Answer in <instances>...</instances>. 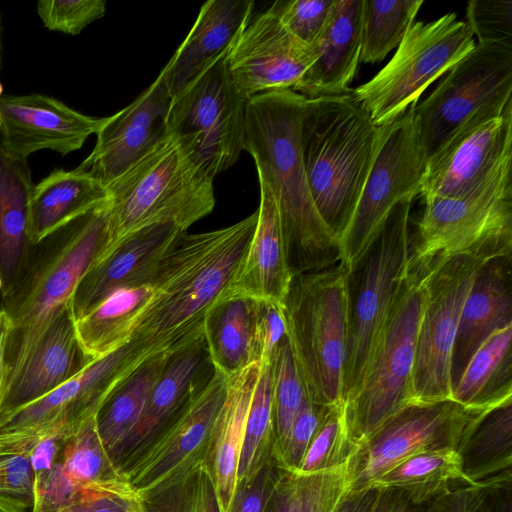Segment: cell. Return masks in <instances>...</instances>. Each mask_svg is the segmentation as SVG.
Listing matches in <instances>:
<instances>
[{
	"label": "cell",
	"mask_w": 512,
	"mask_h": 512,
	"mask_svg": "<svg viewBox=\"0 0 512 512\" xmlns=\"http://www.w3.org/2000/svg\"><path fill=\"white\" fill-rule=\"evenodd\" d=\"M306 100L287 89L255 95L246 104L245 151L275 198L292 277L342 260L340 242L319 216L306 180L301 146Z\"/></svg>",
	"instance_id": "obj_1"
},
{
	"label": "cell",
	"mask_w": 512,
	"mask_h": 512,
	"mask_svg": "<svg viewBox=\"0 0 512 512\" xmlns=\"http://www.w3.org/2000/svg\"><path fill=\"white\" fill-rule=\"evenodd\" d=\"M257 218L256 210L225 228L183 234L161 260L151 300L130 339L154 355L201 336L206 314L229 291L241 266Z\"/></svg>",
	"instance_id": "obj_2"
},
{
	"label": "cell",
	"mask_w": 512,
	"mask_h": 512,
	"mask_svg": "<svg viewBox=\"0 0 512 512\" xmlns=\"http://www.w3.org/2000/svg\"><path fill=\"white\" fill-rule=\"evenodd\" d=\"M381 135L352 92L306 100L301 146L314 206L340 239L356 209Z\"/></svg>",
	"instance_id": "obj_3"
},
{
	"label": "cell",
	"mask_w": 512,
	"mask_h": 512,
	"mask_svg": "<svg viewBox=\"0 0 512 512\" xmlns=\"http://www.w3.org/2000/svg\"><path fill=\"white\" fill-rule=\"evenodd\" d=\"M108 200L48 235L29 254L0 307L12 323L7 378L29 356L55 315L68 303L109 240Z\"/></svg>",
	"instance_id": "obj_4"
},
{
	"label": "cell",
	"mask_w": 512,
	"mask_h": 512,
	"mask_svg": "<svg viewBox=\"0 0 512 512\" xmlns=\"http://www.w3.org/2000/svg\"><path fill=\"white\" fill-rule=\"evenodd\" d=\"M349 266L343 260L292 277L282 305L287 336L307 397L322 406L344 403L349 339Z\"/></svg>",
	"instance_id": "obj_5"
},
{
	"label": "cell",
	"mask_w": 512,
	"mask_h": 512,
	"mask_svg": "<svg viewBox=\"0 0 512 512\" xmlns=\"http://www.w3.org/2000/svg\"><path fill=\"white\" fill-rule=\"evenodd\" d=\"M107 190L109 240L102 255L151 224L173 222L187 231L215 206L213 178L169 133Z\"/></svg>",
	"instance_id": "obj_6"
},
{
	"label": "cell",
	"mask_w": 512,
	"mask_h": 512,
	"mask_svg": "<svg viewBox=\"0 0 512 512\" xmlns=\"http://www.w3.org/2000/svg\"><path fill=\"white\" fill-rule=\"evenodd\" d=\"M427 266L410 267L360 385L344 403L348 431L358 445L413 402L412 378L421 316L427 300Z\"/></svg>",
	"instance_id": "obj_7"
},
{
	"label": "cell",
	"mask_w": 512,
	"mask_h": 512,
	"mask_svg": "<svg viewBox=\"0 0 512 512\" xmlns=\"http://www.w3.org/2000/svg\"><path fill=\"white\" fill-rule=\"evenodd\" d=\"M413 198L398 202L362 255L349 266V339L344 403L357 391L408 270Z\"/></svg>",
	"instance_id": "obj_8"
},
{
	"label": "cell",
	"mask_w": 512,
	"mask_h": 512,
	"mask_svg": "<svg viewBox=\"0 0 512 512\" xmlns=\"http://www.w3.org/2000/svg\"><path fill=\"white\" fill-rule=\"evenodd\" d=\"M475 45L469 26L455 12L426 23L414 22L391 60L351 92L372 122L383 126L416 104L426 88Z\"/></svg>",
	"instance_id": "obj_9"
},
{
	"label": "cell",
	"mask_w": 512,
	"mask_h": 512,
	"mask_svg": "<svg viewBox=\"0 0 512 512\" xmlns=\"http://www.w3.org/2000/svg\"><path fill=\"white\" fill-rule=\"evenodd\" d=\"M512 96L485 104L428 159L421 198H463L512 186Z\"/></svg>",
	"instance_id": "obj_10"
},
{
	"label": "cell",
	"mask_w": 512,
	"mask_h": 512,
	"mask_svg": "<svg viewBox=\"0 0 512 512\" xmlns=\"http://www.w3.org/2000/svg\"><path fill=\"white\" fill-rule=\"evenodd\" d=\"M228 51L172 97L167 118L168 133L213 179L233 166L245 150L248 99L230 77Z\"/></svg>",
	"instance_id": "obj_11"
},
{
	"label": "cell",
	"mask_w": 512,
	"mask_h": 512,
	"mask_svg": "<svg viewBox=\"0 0 512 512\" xmlns=\"http://www.w3.org/2000/svg\"><path fill=\"white\" fill-rule=\"evenodd\" d=\"M512 250L487 249L427 265V300L418 329L413 402L452 399L451 356L461 312L480 267Z\"/></svg>",
	"instance_id": "obj_12"
},
{
	"label": "cell",
	"mask_w": 512,
	"mask_h": 512,
	"mask_svg": "<svg viewBox=\"0 0 512 512\" xmlns=\"http://www.w3.org/2000/svg\"><path fill=\"white\" fill-rule=\"evenodd\" d=\"M409 266L487 249L512 250V186L463 198H422Z\"/></svg>",
	"instance_id": "obj_13"
},
{
	"label": "cell",
	"mask_w": 512,
	"mask_h": 512,
	"mask_svg": "<svg viewBox=\"0 0 512 512\" xmlns=\"http://www.w3.org/2000/svg\"><path fill=\"white\" fill-rule=\"evenodd\" d=\"M416 104L381 126L372 167L340 239L342 260L348 266L362 255L391 209L402 199L419 195L428 159L414 124Z\"/></svg>",
	"instance_id": "obj_14"
},
{
	"label": "cell",
	"mask_w": 512,
	"mask_h": 512,
	"mask_svg": "<svg viewBox=\"0 0 512 512\" xmlns=\"http://www.w3.org/2000/svg\"><path fill=\"white\" fill-rule=\"evenodd\" d=\"M482 412L469 410L452 399L406 405L357 445L349 461L348 490L369 488L386 471L414 454L457 451L469 426Z\"/></svg>",
	"instance_id": "obj_15"
},
{
	"label": "cell",
	"mask_w": 512,
	"mask_h": 512,
	"mask_svg": "<svg viewBox=\"0 0 512 512\" xmlns=\"http://www.w3.org/2000/svg\"><path fill=\"white\" fill-rule=\"evenodd\" d=\"M511 96L512 48L478 43L414 108L415 128L427 159L482 106Z\"/></svg>",
	"instance_id": "obj_16"
},
{
	"label": "cell",
	"mask_w": 512,
	"mask_h": 512,
	"mask_svg": "<svg viewBox=\"0 0 512 512\" xmlns=\"http://www.w3.org/2000/svg\"><path fill=\"white\" fill-rule=\"evenodd\" d=\"M228 378L215 370L123 473L146 498L204 461L210 434L226 397Z\"/></svg>",
	"instance_id": "obj_17"
},
{
	"label": "cell",
	"mask_w": 512,
	"mask_h": 512,
	"mask_svg": "<svg viewBox=\"0 0 512 512\" xmlns=\"http://www.w3.org/2000/svg\"><path fill=\"white\" fill-rule=\"evenodd\" d=\"M148 358L144 348L130 340L118 350L91 361L70 380L12 414L0 424V433L76 428L96 414L116 386Z\"/></svg>",
	"instance_id": "obj_18"
},
{
	"label": "cell",
	"mask_w": 512,
	"mask_h": 512,
	"mask_svg": "<svg viewBox=\"0 0 512 512\" xmlns=\"http://www.w3.org/2000/svg\"><path fill=\"white\" fill-rule=\"evenodd\" d=\"M318 55L268 10L251 20L231 45L226 62L237 90L255 95L293 90Z\"/></svg>",
	"instance_id": "obj_19"
},
{
	"label": "cell",
	"mask_w": 512,
	"mask_h": 512,
	"mask_svg": "<svg viewBox=\"0 0 512 512\" xmlns=\"http://www.w3.org/2000/svg\"><path fill=\"white\" fill-rule=\"evenodd\" d=\"M171 101L162 69L132 103L106 117L93 150L76 169L108 187L168 135Z\"/></svg>",
	"instance_id": "obj_20"
},
{
	"label": "cell",
	"mask_w": 512,
	"mask_h": 512,
	"mask_svg": "<svg viewBox=\"0 0 512 512\" xmlns=\"http://www.w3.org/2000/svg\"><path fill=\"white\" fill-rule=\"evenodd\" d=\"M42 94L0 96V145L25 160L40 150L66 156L79 150L105 123Z\"/></svg>",
	"instance_id": "obj_21"
},
{
	"label": "cell",
	"mask_w": 512,
	"mask_h": 512,
	"mask_svg": "<svg viewBox=\"0 0 512 512\" xmlns=\"http://www.w3.org/2000/svg\"><path fill=\"white\" fill-rule=\"evenodd\" d=\"M185 233L173 222H161L124 237L80 280L70 300L74 320L118 289L150 285L161 260Z\"/></svg>",
	"instance_id": "obj_22"
},
{
	"label": "cell",
	"mask_w": 512,
	"mask_h": 512,
	"mask_svg": "<svg viewBox=\"0 0 512 512\" xmlns=\"http://www.w3.org/2000/svg\"><path fill=\"white\" fill-rule=\"evenodd\" d=\"M91 361L76 336L68 303L51 320L29 356L8 376L0 406V424L70 380Z\"/></svg>",
	"instance_id": "obj_23"
},
{
	"label": "cell",
	"mask_w": 512,
	"mask_h": 512,
	"mask_svg": "<svg viewBox=\"0 0 512 512\" xmlns=\"http://www.w3.org/2000/svg\"><path fill=\"white\" fill-rule=\"evenodd\" d=\"M214 372L203 334L170 353L137 425L115 458L122 472Z\"/></svg>",
	"instance_id": "obj_24"
},
{
	"label": "cell",
	"mask_w": 512,
	"mask_h": 512,
	"mask_svg": "<svg viewBox=\"0 0 512 512\" xmlns=\"http://www.w3.org/2000/svg\"><path fill=\"white\" fill-rule=\"evenodd\" d=\"M512 323V254L490 258L478 270L465 300L451 356V392L478 347Z\"/></svg>",
	"instance_id": "obj_25"
},
{
	"label": "cell",
	"mask_w": 512,
	"mask_h": 512,
	"mask_svg": "<svg viewBox=\"0 0 512 512\" xmlns=\"http://www.w3.org/2000/svg\"><path fill=\"white\" fill-rule=\"evenodd\" d=\"M254 1L205 2L184 41L163 68L173 96L229 50L251 21Z\"/></svg>",
	"instance_id": "obj_26"
},
{
	"label": "cell",
	"mask_w": 512,
	"mask_h": 512,
	"mask_svg": "<svg viewBox=\"0 0 512 512\" xmlns=\"http://www.w3.org/2000/svg\"><path fill=\"white\" fill-rule=\"evenodd\" d=\"M363 0H335L314 42L318 55L293 91L308 99L350 92L360 62Z\"/></svg>",
	"instance_id": "obj_27"
},
{
	"label": "cell",
	"mask_w": 512,
	"mask_h": 512,
	"mask_svg": "<svg viewBox=\"0 0 512 512\" xmlns=\"http://www.w3.org/2000/svg\"><path fill=\"white\" fill-rule=\"evenodd\" d=\"M257 224L230 293L282 303L292 280L275 198L259 178Z\"/></svg>",
	"instance_id": "obj_28"
},
{
	"label": "cell",
	"mask_w": 512,
	"mask_h": 512,
	"mask_svg": "<svg viewBox=\"0 0 512 512\" xmlns=\"http://www.w3.org/2000/svg\"><path fill=\"white\" fill-rule=\"evenodd\" d=\"M261 364L228 378L226 397L213 425L204 458L221 512H228L236 485L246 418Z\"/></svg>",
	"instance_id": "obj_29"
},
{
	"label": "cell",
	"mask_w": 512,
	"mask_h": 512,
	"mask_svg": "<svg viewBox=\"0 0 512 512\" xmlns=\"http://www.w3.org/2000/svg\"><path fill=\"white\" fill-rule=\"evenodd\" d=\"M109 198L107 187L77 170L55 169L33 185L29 201L31 244L93 210Z\"/></svg>",
	"instance_id": "obj_30"
},
{
	"label": "cell",
	"mask_w": 512,
	"mask_h": 512,
	"mask_svg": "<svg viewBox=\"0 0 512 512\" xmlns=\"http://www.w3.org/2000/svg\"><path fill=\"white\" fill-rule=\"evenodd\" d=\"M33 188L27 161L0 145V272L7 291L18 280L33 245L29 239V201Z\"/></svg>",
	"instance_id": "obj_31"
},
{
	"label": "cell",
	"mask_w": 512,
	"mask_h": 512,
	"mask_svg": "<svg viewBox=\"0 0 512 512\" xmlns=\"http://www.w3.org/2000/svg\"><path fill=\"white\" fill-rule=\"evenodd\" d=\"M512 323L490 334L478 347L452 389V400L474 411L512 398Z\"/></svg>",
	"instance_id": "obj_32"
},
{
	"label": "cell",
	"mask_w": 512,
	"mask_h": 512,
	"mask_svg": "<svg viewBox=\"0 0 512 512\" xmlns=\"http://www.w3.org/2000/svg\"><path fill=\"white\" fill-rule=\"evenodd\" d=\"M152 294L150 285L121 288L75 319L76 336L86 355L95 360L127 344Z\"/></svg>",
	"instance_id": "obj_33"
},
{
	"label": "cell",
	"mask_w": 512,
	"mask_h": 512,
	"mask_svg": "<svg viewBox=\"0 0 512 512\" xmlns=\"http://www.w3.org/2000/svg\"><path fill=\"white\" fill-rule=\"evenodd\" d=\"M256 299L227 292L208 311L203 324L209 357L227 378L252 364Z\"/></svg>",
	"instance_id": "obj_34"
},
{
	"label": "cell",
	"mask_w": 512,
	"mask_h": 512,
	"mask_svg": "<svg viewBox=\"0 0 512 512\" xmlns=\"http://www.w3.org/2000/svg\"><path fill=\"white\" fill-rule=\"evenodd\" d=\"M170 353L154 354L142 362L116 386L97 411V430L113 462L137 425Z\"/></svg>",
	"instance_id": "obj_35"
},
{
	"label": "cell",
	"mask_w": 512,
	"mask_h": 512,
	"mask_svg": "<svg viewBox=\"0 0 512 512\" xmlns=\"http://www.w3.org/2000/svg\"><path fill=\"white\" fill-rule=\"evenodd\" d=\"M457 452L462 472L472 484L511 469L512 398L480 413Z\"/></svg>",
	"instance_id": "obj_36"
},
{
	"label": "cell",
	"mask_w": 512,
	"mask_h": 512,
	"mask_svg": "<svg viewBox=\"0 0 512 512\" xmlns=\"http://www.w3.org/2000/svg\"><path fill=\"white\" fill-rule=\"evenodd\" d=\"M475 485L463 474L454 449L423 451L401 461L370 487L405 490L417 501L437 499L455 488Z\"/></svg>",
	"instance_id": "obj_37"
},
{
	"label": "cell",
	"mask_w": 512,
	"mask_h": 512,
	"mask_svg": "<svg viewBox=\"0 0 512 512\" xmlns=\"http://www.w3.org/2000/svg\"><path fill=\"white\" fill-rule=\"evenodd\" d=\"M348 489L349 462L316 473L279 467L265 512H333Z\"/></svg>",
	"instance_id": "obj_38"
},
{
	"label": "cell",
	"mask_w": 512,
	"mask_h": 512,
	"mask_svg": "<svg viewBox=\"0 0 512 512\" xmlns=\"http://www.w3.org/2000/svg\"><path fill=\"white\" fill-rule=\"evenodd\" d=\"M275 417L271 362L262 363L246 418L237 483L249 479L273 460Z\"/></svg>",
	"instance_id": "obj_39"
},
{
	"label": "cell",
	"mask_w": 512,
	"mask_h": 512,
	"mask_svg": "<svg viewBox=\"0 0 512 512\" xmlns=\"http://www.w3.org/2000/svg\"><path fill=\"white\" fill-rule=\"evenodd\" d=\"M423 0H363L360 61L377 63L397 48Z\"/></svg>",
	"instance_id": "obj_40"
},
{
	"label": "cell",
	"mask_w": 512,
	"mask_h": 512,
	"mask_svg": "<svg viewBox=\"0 0 512 512\" xmlns=\"http://www.w3.org/2000/svg\"><path fill=\"white\" fill-rule=\"evenodd\" d=\"M60 465L64 474L79 489L125 477L102 443L96 414L86 418L75 429Z\"/></svg>",
	"instance_id": "obj_41"
},
{
	"label": "cell",
	"mask_w": 512,
	"mask_h": 512,
	"mask_svg": "<svg viewBox=\"0 0 512 512\" xmlns=\"http://www.w3.org/2000/svg\"><path fill=\"white\" fill-rule=\"evenodd\" d=\"M31 441L29 433H0V512H31L33 508Z\"/></svg>",
	"instance_id": "obj_42"
},
{
	"label": "cell",
	"mask_w": 512,
	"mask_h": 512,
	"mask_svg": "<svg viewBox=\"0 0 512 512\" xmlns=\"http://www.w3.org/2000/svg\"><path fill=\"white\" fill-rule=\"evenodd\" d=\"M271 365L275 417L273 456L283 445L298 411L308 397L288 336L276 349Z\"/></svg>",
	"instance_id": "obj_43"
},
{
	"label": "cell",
	"mask_w": 512,
	"mask_h": 512,
	"mask_svg": "<svg viewBox=\"0 0 512 512\" xmlns=\"http://www.w3.org/2000/svg\"><path fill=\"white\" fill-rule=\"evenodd\" d=\"M356 448L348 431L344 403L329 406L298 471L316 473L340 467L349 462Z\"/></svg>",
	"instance_id": "obj_44"
},
{
	"label": "cell",
	"mask_w": 512,
	"mask_h": 512,
	"mask_svg": "<svg viewBox=\"0 0 512 512\" xmlns=\"http://www.w3.org/2000/svg\"><path fill=\"white\" fill-rule=\"evenodd\" d=\"M146 512H221L217 494L203 462L144 500Z\"/></svg>",
	"instance_id": "obj_45"
},
{
	"label": "cell",
	"mask_w": 512,
	"mask_h": 512,
	"mask_svg": "<svg viewBox=\"0 0 512 512\" xmlns=\"http://www.w3.org/2000/svg\"><path fill=\"white\" fill-rule=\"evenodd\" d=\"M59 512H146L144 500L126 477L89 484Z\"/></svg>",
	"instance_id": "obj_46"
},
{
	"label": "cell",
	"mask_w": 512,
	"mask_h": 512,
	"mask_svg": "<svg viewBox=\"0 0 512 512\" xmlns=\"http://www.w3.org/2000/svg\"><path fill=\"white\" fill-rule=\"evenodd\" d=\"M37 14L44 27L68 35L80 34L89 24L102 18L103 0H41Z\"/></svg>",
	"instance_id": "obj_47"
},
{
	"label": "cell",
	"mask_w": 512,
	"mask_h": 512,
	"mask_svg": "<svg viewBox=\"0 0 512 512\" xmlns=\"http://www.w3.org/2000/svg\"><path fill=\"white\" fill-rule=\"evenodd\" d=\"M335 0H279L268 11L295 37L313 44L327 21Z\"/></svg>",
	"instance_id": "obj_48"
},
{
	"label": "cell",
	"mask_w": 512,
	"mask_h": 512,
	"mask_svg": "<svg viewBox=\"0 0 512 512\" xmlns=\"http://www.w3.org/2000/svg\"><path fill=\"white\" fill-rule=\"evenodd\" d=\"M466 17L479 44L498 43L512 48V1L471 0Z\"/></svg>",
	"instance_id": "obj_49"
},
{
	"label": "cell",
	"mask_w": 512,
	"mask_h": 512,
	"mask_svg": "<svg viewBox=\"0 0 512 512\" xmlns=\"http://www.w3.org/2000/svg\"><path fill=\"white\" fill-rule=\"evenodd\" d=\"M328 407L316 404L308 398L304 401L283 445L272 456L280 468L299 470L311 439Z\"/></svg>",
	"instance_id": "obj_50"
},
{
	"label": "cell",
	"mask_w": 512,
	"mask_h": 512,
	"mask_svg": "<svg viewBox=\"0 0 512 512\" xmlns=\"http://www.w3.org/2000/svg\"><path fill=\"white\" fill-rule=\"evenodd\" d=\"M287 338L282 303L256 299L252 340V362H271L278 346Z\"/></svg>",
	"instance_id": "obj_51"
},
{
	"label": "cell",
	"mask_w": 512,
	"mask_h": 512,
	"mask_svg": "<svg viewBox=\"0 0 512 512\" xmlns=\"http://www.w3.org/2000/svg\"><path fill=\"white\" fill-rule=\"evenodd\" d=\"M76 428L53 427L28 432L32 434L28 458L34 475V484L45 478L61 462L68 441Z\"/></svg>",
	"instance_id": "obj_52"
},
{
	"label": "cell",
	"mask_w": 512,
	"mask_h": 512,
	"mask_svg": "<svg viewBox=\"0 0 512 512\" xmlns=\"http://www.w3.org/2000/svg\"><path fill=\"white\" fill-rule=\"evenodd\" d=\"M278 471L279 466L271 460L252 477L238 482L228 512H265Z\"/></svg>",
	"instance_id": "obj_53"
},
{
	"label": "cell",
	"mask_w": 512,
	"mask_h": 512,
	"mask_svg": "<svg viewBox=\"0 0 512 512\" xmlns=\"http://www.w3.org/2000/svg\"><path fill=\"white\" fill-rule=\"evenodd\" d=\"M480 482L479 512H512V469Z\"/></svg>",
	"instance_id": "obj_54"
},
{
	"label": "cell",
	"mask_w": 512,
	"mask_h": 512,
	"mask_svg": "<svg viewBox=\"0 0 512 512\" xmlns=\"http://www.w3.org/2000/svg\"><path fill=\"white\" fill-rule=\"evenodd\" d=\"M436 500L417 501L400 488H377L369 512H438Z\"/></svg>",
	"instance_id": "obj_55"
},
{
	"label": "cell",
	"mask_w": 512,
	"mask_h": 512,
	"mask_svg": "<svg viewBox=\"0 0 512 512\" xmlns=\"http://www.w3.org/2000/svg\"><path fill=\"white\" fill-rule=\"evenodd\" d=\"M481 482L453 489L437 498L438 512H479Z\"/></svg>",
	"instance_id": "obj_56"
},
{
	"label": "cell",
	"mask_w": 512,
	"mask_h": 512,
	"mask_svg": "<svg viewBox=\"0 0 512 512\" xmlns=\"http://www.w3.org/2000/svg\"><path fill=\"white\" fill-rule=\"evenodd\" d=\"M376 493L375 487L357 491L348 490L333 512H369Z\"/></svg>",
	"instance_id": "obj_57"
},
{
	"label": "cell",
	"mask_w": 512,
	"mask_h": 512,
	"mask_svg": "<svg viewBox=\"0 0 512 512\" xmlns=\"http://www.w3.org/2000/svg\"><path fill=\"white\" fill-rule=\"evenodd\" d=\"M11 332V320L7 313L0 307V406L7 381V355Z\"/></svg>",
	"instance_id": "obj_58"
},
{
	"label": "cell",
	"mask_w": 512,
	"mask_h": 512,
	"mask_svg": "<svg viewBox=\"0 0 512 512\" xmlns=\"http://www.w3.org/2000/svg\"><path fill=\"white\" fill-rule=\"evenodd\" d=\"M3 287H4V282H3V278H2V275H1V272H0V291L1 292L3 290Z\"/></svg>",
	"instance_id": "obj_59"
}]
</instances>
